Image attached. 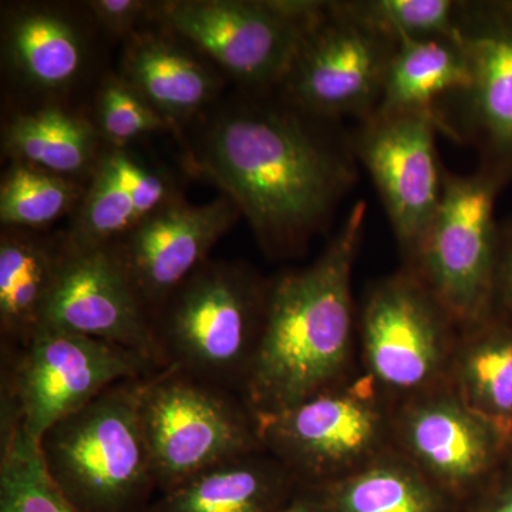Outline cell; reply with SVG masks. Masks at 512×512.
Returning <instances> with one entry per match:
<instances>
[{
  "mask_svg": "<svg viewBox=\"0 0 512 512\" xmlns=\"http://www.w3.org/2000/svg\"><path fill=\"white\" fill-rule=\"evenodd\" d=\"M198 117L188 170L220 188L272 258L302 251L355 183L352 144L291 104L252 93Z\"/></svg>",
  "mask_w": 512,
  "mask_h": 512,
  "instance_id": "6da1fadb",
  "label": "cell"
},
{
  "mask_svg": "<svg viewBox=\"0 0 512 512\" xmlns=\"http://www.w3.org/2000/svg\"><path fill=\"white\" fill-rule=\"evenodd\" d=\"M366 211V202H356L315 262L269 284L261 336L241 390L252 414L281 412L350 375L352 274Z\"/></svg>",
  "mask_w": 512,
  "mask_h": 512,
  "instance_id": "7a4b0ae2",
  "label": "cell"
},
{
  "mask_svg": "<svg viewBox=\"0 0 512 512\" xmlns=\"http://www.w3.org/2000/svg\"><path fill=\"white\" fill-rule=\"evenodd\" d=\"M147 379L114 384L39 441L47 474L77 512H143L157 490L141 423Z\"/></svg>",
  "mask_w": 512,
  "mask_h": 512,
  "instance_id": "3957f363",
  "label": "cell"
},
{
  "mask_svg": "<svg viewBox=\"0 0 512 512\" xmlns=\"http://www.w3.org/2000/svg\"><path fill=\"white\" fill-rule=\"evenodd\" d=\"M269 284L239 262H204L153 315L165 366L241 396Z\"/></svg>",
  "mask_w": 512,
  "mask_h": 512,
  "instance_id": "277c9868",
  "label": "cell"
},
{
  "mask_svg": "<svg viewBox=\"0 0 512 512\" xmlns=\"http://www.w3.org/2000/svg\"><path fill=\"white\" fill-rule=\"evenodd\" d=\"M393 412V400L363 372L281 412L254 417L262 450L299 483L319 487L393 447Z\"/></svg>",
  "mask_w": 512,
  "mask_h": 512,
  "instance_id": "5b68a950",
  "label": "cell"
},
{
  "mask_svg": "<svg viewBox=\"0 0 512 512\" xmlns=\"http://www.w3.org/2000/svg\"><path fill=\"white\" fill-rule=\"evenodd\" d=\"M481 165L471 174L444 170L439 208L407 268L456 323L470 328L493 315L500 228L497 198L508 183Z\"/></svg>",
  "mask_w": 512,
  "mask_h": 512,
  "instance_id": "8992f818",
  "label": "cell"
},
{
  "mask_svg": "<svg viewBox=\"0 0 512 512\" xmlns=\"http://www.w3.org/2000/svg\"><path fill=\"white\" fill-rule=\"evenodd\" d=\"M326 2L312 0H170L154 2L160 26L252 93L278 89L303 36Z\"/></svg>",
  "mask_w": 512,
  "mask_h": 512,
  "instance_id": "52a82bcc",
  "label": "cell"
},
{
  "mask_svg": "<svg viewBox=\"0 0 512 512\" xmlns=\"http://www.w3.org/2000/svg\"><path fill=\"white\" fill-rule=\"evenodd\" d=\"M13 349L3 350L2 430H18L37 446L57 421L114 384L163 370L113 343L53 328H40Z\"/></svg>",
  "mask_w": 512,
  "mask_h": 512,
  "instance_id": "ba28073f",
  "label": "cell"
},
{
  "mask_svg": "<svg viewBox=\"0 0 512 512\" xmlns=\"http://www.w3.org/2000/svg\"><path fill=\"white\" fill-rule=\"evenodd\" d=\"M141 423L160 493L262 450L254 414L241 396L174 366L148 377Z\"/></svg>",
  "mask_w": 512,
  "mask_h": 512,
  "instance_id": "9c48e42d",
  "label": "cell"
},
{
  "mask_svg": "<svg viewBox=\"0 0 512 512\" xmlns=\"http://www.w3.org/2000/svg\"><path fill=\"white\" fill-rule=\"evenodd\" d=\"M458 330L409 268L367 292L362 316L365 373L394 403L447 382Z\"/></svg>",
  "mask_w": 512,
  "mask_h": 512,
  "instance_id": "30bf717a",
  "label": "cell"
},
{
  "mask_svg": "<svg viewBox=\"0 0 512 512\" xmlns=\"http://www.w3.org/2000/svg\"><path fill=\"white\" fill-rule=\"evenodd\" d=\"M397 42L343 15L326 2L320 18L278 87L279 97L296 110L323 121L376 113Z\"/></svg>",
  "mask_w": 512,
  "mask_h": 512,
  "instance_id": "8fae6325",
  "label": "cell"
},
{
  "mask_svg": "<svg viewBox=\"0 0 512 512\" xmlns=\"http://www.w3.org/2000/svg\"><path fill=\"white\" fill-rule=\"evenodd\" d=\"M393 447L463 510L512 454L447 383L394 403Z\"/></svg>",
  "mask_w": 512,
  "mask_h": 512,
  "instance_id": "7c38bea8",
  "label": "cell"
},
{
  "mask_svg": "<svg viewBox=\"0 0 512 512\" xmlns=\"http://www.w3.org/2000/svg\"><path fill=\"white\" fill-rule=\"evenodd\" d=\"M437 130V111L375 113L359 121L350 140L407 259L426 235L443 195Z\"/></svg>",
  "mask_w": 512,
  "mask_h": 512,
  "instance_id": "4fadbf2b",
  "label": "cell"
},
{
  "mask_svg": "<svg viewBox=\"0 0 512 512\" xmlns=\"http://www.w3.org/2000/svg\"><path fill=\"white\" fill-rule=\"evenodd\" d=\"M42 328L104 340L167 367L153 316L109 248L67 242Z\"/></svg>",
  "mask_w": 512,
  "mask_h": 512,
  "instance_id": "5bb4252c",
  "label": "cell"
},
{
  "mask_svg": "<svg viewBox=\"0 0 512 512\" xmlns=\"http://www.w3.org/2000/svg\"><path fill=\"white\" fill-rule=\"evenodd\" d=\"M458 43L466 55L470 86L456 94L457 123L483 164L512 178V0L461 2Z\"/></svg>",
  "mask_w": 512,
  "mask_h": 512,
  "instance_id": "9a60e30c",
  "label": "cell"
},
{
  "mask_svg": "<svg viewBox=\"0 0 512 512\" xmlns=\"http://www.w3.org/2000/svg\"><path fill=\"white\" fill-rule=\"evenodd\" d=\"M241 217L225 195L202 205L180 198L106 248L153 316Z\"/></svg>",
  "mask_w": 512,
  "mask_h": 512,
  "instance_id": "2e32d148",
  "label": "cell"
},
{
  "mask_svg": "<svg viewBox=\"0 0 512 512\" xmlns=\"http://www.w3.org/2000/svg\"><path fill=\"white\" fill-rule=\"evenodd\" d=\"M174 175L131 147L104 146L66 232L74 248H106L180 200Z\"/></svg>",
  "mask_w": 512,
  "mask_h": 512,
  "instance_id": "e0dca14e",
  "label": "cell"
},
{
  "mask_svg": "<svg viewBox=\"0 0 512 512\" xmlns=\"http://www.w3.org/2000/svg\"><path fill=\"white\" fill-rule=\"evenodd\" d=\"M119 74L177 131L214 107L222 89L217 67L160 26L128 37Z\"/></svg>",
  "mask_w": 512,
  "mask_h": 512,
  "instance_id": "ac0fdd59",
  "label": "cell"
},
{
  "mask_svg": "<svg viewBox=\"0 0 512 512\" xmlns=\"http://www.w3.org/2000/svg\"><path fill=\"white\" fill-rule=\"evenodd\" d=\"M2 33L10 72L32 92L66 93L86 70L90 52L86 33L63 9L20 6L5 19Z\"/></svg>",
  "mask_w": 512,
  "mask_h": 512,
  "instance_id": "d6986e66",
  "label": "cell"
},
{
  "mask_svg": "<svg viewBox=\"0 0 512 512\" xmlns=\"http://www.w3.org/2000/svg\"><path fill=\"white\" fill-rule=\"evenodd\" d=\"M67 252L66 234L3 228L0 235V330L12 348L42 328L47 305Z\"/></svg>",
  "mask_w": 512,
  "mask_h": 512,
  "instance_id": "ffe728a7",
  "label": "cell"
},
{
  "mask_svg": "<svg viewBox=\"0 0 512 512\" xmlns=\"http://www.w3.org/2000/svg\"><path fill=\"white\" fill-rule=\"evenodd\" d=\"M446 383L512 450V319L493 313L460 330Z\"/></svg>",
  "mask_w": 512,
  "mask_h": 512,
  "instance_id": "44dd1931",
  "label": "cell"
},
{
  "mask_svg": "<svg viewBox=\"0 0 512 512\" xmlns=\"http://www.w3.org/2000/svg\"><path fill=\"white\" fill-rule=\"evenodd\" d=\"M299 484L271 454L259 450L161 493L143 512H274Z\"/></svg>",
  "mask_w": 512,
  "mask_h": 512,
  "instance_id": "7402d4cb",
  "label": "cell"
},
{
  "mask_svg": "<svg viewBox=\"0 0 512 512\" xmlns=\"http://www.w3.org/2000/svg\"><path fill=\"white\" fill-rule=\"evenodd\" d=\"M104 144L96 124L56 104L18 114L3 131L12 163L79 181L92 177Z\"/></svg>",
  "mask_w": 512,
  "mask_h": 512,
  "instance_id": "603a6c76",
  "label": "cell"
},
{
  "mask_svg": "<svg viewBox=\"0 0 512 512\" xmlns=\"http://www.w3.org/2000/svg\"><path fill=\"white\" fill-rule=\"evenodd\" d=\"M319 490L328 512H464L394 447Z\"/></svg>",
  "mask_w": 512,
  "mask_h": 512,
  "instance_id": "cb8c5ba5",
  "label": "cell"
},
{
  "mask_svg": "<svg viewBox=\"0 0 512 512\" xmlns=\"http://www.w3.org/2000/svg\"><path fill=\"white\" fill-rule=\"evenodd\" d=\"M470 86V70L456 39L399 40L376 113L436 111L440 99Z\"/></svg>",
  "mask_w": 512,
  "mask_h": 512,
  "instance_id": "d4e9b609",
  "label": "cell"
},
{
  "mask_svg": "<svg viewBox=\"0 0 512 512\" xmlns=\"http://www.w3.org/2000/svg\"><path fill=\"white\" fill-rule=\"evenodd\" d=\"M86 187L33 165L12 163L0 184V224L43 231L67 212L77 210Z\"/></svg>",
  "mask_w": 512,
  "mask_h": 512,
  "instance_id": "484cf974",
  "label": "cell"
},
{
  "mask_svg": "<svg viewBox=\"0 0 512 512\" xmlns=\"http://www.w3.org/2000/svg\"><path fill=\"white\" fill-rule=\"evenodd\" d=\"M336 8L394 42L403 39H458L457 0H343Z\"/></svg>",
  "mask_w": 512,
  "mask_h": 512,
  "instance_id": "4316f807",
  "label": "cell"
},
{
  "mask_svg": "<svg viewBox=\"0 0 512 512\" xmlns=\"http://www.w3.org/2000/svg\"><path fill=\"white\" fill-rule=\"evenodd\" d=\"M0 512H77L47 474L39 446L15 429L2 430Z\"/></svg>",
  "mask_w": 512,
  "mask_h": 512,
  "instance_id": "83f0119b",
  "label": "cell"
},
{
  "mask_svg": "<svg viewBox=\"0 0 512 512\" xmlns=\"http://www.w3.org/2000/svg\"><path fill=\"white\" fill-rule=\"evenodd\" d=\"M94 124L104 144L113 147H131L134 141L160 131L177 133V128L157 113L120 74H109L101 80Z\"/></svg>",
  "mask_w": 512,
  "mask_h": 512,
  "instance_id": "f1b7e54d",
  "label": "cell"
},
{
  "mask_svg": "<svg viewBox=\"0 0 512 512\" xmlns=\"http://www.w3.org/2000/svg\"><path fill=\"white\" fill-rule=\"evenodd\" d=\"M154 2L143 0H92L84 8L107 35L126 42L128 37L150 22Z\"/></svg>",
  "mask_w": 512,
  "mask_h": 512,
  "instance_id": "f546056e",
  "label": "cell"
},
{
  "mask_svg": "<svg viewBox=\"0 0 512 512\" xmlns=\"http://www.w3.org/2000/svg\"><path fill=\"white\" fill-rule=\"evenodd\" d=\"M493 313L512 319V221L500 228Z\"/></svg>",
  "mask_w": 512,
  "mask_h": 512,
  "instance_id": "4dcf8cb0",
  "label": "cell"
},
{
  "mask_svg": "<svg viewBox=\"0 0 512 512\" xmlns=\"http://www.w3.org/2000/svg\"><path fill=\"white\" fill-rule=\"evenodd\" d=\"M464 512H512V454Z\"/></svg>",
  "mask_w": 512,
  "mask_h": 512,
  "instance_id": "1f68e13d",
  "label": "cell"
},
{
  "mask_svg": "<svg viewBox=\"0 0 512 512\" xmlns=\"http://www.w3.org/2000/svg\"><path fill=\"white\" fill-rule=\"evenodd\" d=\"M274 512H328L323 495L315 485L299 484Z\"/></svg>",
  "mask_w": 512,
  "mask_h": 512,
  "instance_id": "d6a6232c",
  "label": "cell"
}]
</instances>
